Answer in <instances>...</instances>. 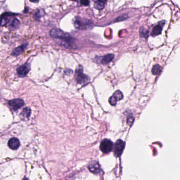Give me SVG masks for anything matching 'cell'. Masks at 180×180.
Returning a JSON list of instances; mask_svg holds the SVG:
<instances>
[{
    "instance_id": "1",
    "label": "cell",
    "mask_w": 180,
    "mask_h": 180,
    "mask_svg": "<svg viewBox=\"0 0 180 180\" xmlns=\"http://www.w3.org/2000/svg\"><path fill=\"white\" fill-rule=\"evenodd\" d=\"M50 35L60 46L65 48H75V40L69 34L58 29H53L50 31Z\"/></svg>"
},
{
    "instance_id": "21",
    "label": "cell",
    "mask_w": 180,
    "mask_h": 180,
    "mask_svg": "<svg viewBox=\"0 0 180 180\" xmlns=\"http://www.w3.org/2000/svg\"><path fill=\"white\" fill-rule=\"evenodd\" d=\"M80 2L81 5L85 7H87L89 4V0H80Z\"/></svg>"
},
{
    "instance_id": "20",
    "label": "cell",
    "mask_w": 180,
    "mask_h": 180,
    "mask_svg": "<svg viewBox=\"0 0 180 180\" xmlns=\"http://www.w3.org/2000/svg\"><path fill=\"white\" fill-rule=\"evenodd\" d=\"M127 18V16L126 14H124L122 15H120V16H118L117 18H116L115 22H119V21H122V20H124L125 19H126Z\"/></svg>"
},
{
    "instance_id": "11",
    "label": "cell",
    "mask_w": 180,
    "mask_h": 180,
    "mask_svg": "<svg viewBox=\"0 0 180 180\" xmlns=\"http://www.w3.org/2000/svg\"><path fill=\"white\" fill-rule=\"evenodd\" d=\"M13 15V14L10 13H5L3 14L1 16V20H0V25L4 26L8 23L9 22L10 17Z\"/></svg>"
},
{
    "instance_id": "17",
    "label": "cell",
    "mask_w": 180,
    "mask_h": 180,
    "mask_svg": "<svg viewBox=\"0 0 180 180\" xmlns=\"http://www.w3.org/2000/svg\"><path fill=\"white\" fill-rule=\"evenodd\" d=\"M162 70V68L159 64L155 65L153 67L152 70V73L153 75H157L159 74L161 71Z\"/></svg>"
},
{
    "instance_id": "18",
    "label": "cell",
    "mask_w": 180,
    "mask_h": 180,
    "mask_svg": "<svg viewBox=\"0 0 180 180\" xmlns=\"http://www.w3.org/2000/svg\"><path fill=\"white\" fill-rule=\"evenodd\" d=\"M19 25L20 21L17 18H14L10 25V27H11L12 29H15L19 26Z\"/></svg>"
},
{
    "instance_id": "6",
    "label": "cell",
    "mask_w": 180,
    "mask_h": 180,
    "mask_svg": "<svg viewBox=\"0 0 180 180\" xmlns=\"http://www.w3.org/2000/svg\"><path fill=\"white\" fill-rule=\"evenodd\" d=\"M123 96H123L122 92L120 90H117L109 98L108 100L109 103H110L111 105L115 106L118 101L122 100Z\"/></svg>"
},
{
    "instance_id": "25",
    "label": "cell",
    "mask_w": 180,
    "mask_h": 180,
    "mask_svg": "<svg viewBox=\"0 0 180 180\" xmlns=\"http://www.w3.org/2000/svg\"><path fill=\"white\" fill-rule=\"evenodd\" d=\"M22 180H29V179H28V178H24Z\"/></svg>"
},
{
    "instance_id": "26",
    "label": "cell",
    "mask_w": 180,
    "mask_h": 180,
    "mask_svg": "<svg viewBox=\"0 0 180 180\" xmlns=\"http://www.w3.org/2000/svg\"><path fill=\"white\" fill-rule=\"evenodd\" d=\"M71 1H76L77 0H71Z\"/></svg>"
},
{
    "instance_id": "9",
    "label": "cell",
    "mask_w": 180,
    "mask_h": 180,
    "mask_svg": "<svg viewBox=\"0 0 180 180\" xmlns=\"http://www.w3.org/2000/svg\"><path fill=\"white\" fill-rule=\"evenodd\" d=\"M30 66L29 64H25L20 66L19 68H17V72L19 76L24 77L26 76L28 74L29 72L30 71Z\"/></svg>"
},
{
    "instance_id": "12",
    "label": "cell",
    "mask_w": 180,
    "mask_h": 180,
    "mask_svg": "<svg viewBox=\"0 0 180 180\" xmlns=\"http://www.w3.org/2000/svg\"><path fill=\"white\" fill-rule=\"evenodd\" d=\"M94 2V7L98 10H103L105 7L107 0H92Z\"/></svg>"
},
{
    "instance_id": "3",
    "label": "cell",
    "mask_w": 180,
    "mask_h": 180,
    "mask_svg": "<svg viewBox=\"0 0 180 180\" xmlns=\"http://www.w3.org/2000/svg\"><path fill=\"white\" fill-rule=\"evenodd\" d=\"M76 74L77 75V81L80 84H85L90 81V79L87 75L83 73V68L81 65H79L76 70Z\"/></svg>"
},
{
    "instance_id": "24",
    "label": "cell",
    "mask_w": 180,
    "mask_h": 180,
    "mask_svg": "<svg viewBox=\"0 0 180 180\" xmlns=\"http://www.w3.org/2000/svg\"><path fill=\"white\" fill-rule=\"evenodd\" d=\"M28 11H29V9H28V7H26L24 12H25V13H27V12H28Z\"/></svg>"
},
{
    "instance_id": "2",
    "label": "cell",
    "mask_w": 180,
    "mask_h": 180,
    "mask_svg": "<svg viewBox=\"0 0 180 180\" xmlns=\"http://www.w3.org/2000/svg\"><path fill=\"white\" fill-rule=\"evenodd\" d=\"M73 22L75 27L79 30H89L92 28L94 25L91 21L86 18H81L78 16L75 17Z\"/></svg>"
},
{
    "instance_id": "8",
    "label": "cell",
    "mask_w": 180,
    "mask_h": 180,
    "mask_svg": "<svg viewBox=\"0 0 180 180\" xmlns=\"http://www.w3.org/2000/svg\"><path fill=\"white\" fill-rule=\"evenodd\" d=\"M88 168L92 173L97 174L100 172V166L97 161H93L90 162L88 164Z\"/></svg>"
},
{
    "instance_id": "15",
    "label": "cell",
    "mask_w": 180,
    "mask_h": 180,
    "mask_svg": "<svg viewBox=\"0 0 180 180\" xmlns=\"http://www.w3.org/2000/svg\"><path fill=\"white\" fill-rule=\"evenodd\" d=\"M114 58V55L113 54H109L104 56L101 60V63L103 65L108 64Z\"/></svg>"
},
{
    "instance_id": "22",
    "label": "cell",
    "mask_w": 180,
    "mask_h": 180,
    "mask_svg": "<svg viewBox=\"0 0 180 180\" xmlns=\"http://www.w3.org/2000/svg\"><path fill=\"white\" fill-rule=\"evenodd\" d=\"M42 12L40 11V10L39 11L37 12V13L35 14V18L38 20H39L41 17L44 15V14H42Z\"/></svg>"
},
{
    "instance_id": "16",
    "label": "cell",
    "mask_w": 180,
    "mask_h": 180,
    "mask_svg": "<svg viewBox=\"0 0 180 180\" xmlns=\"http://www.w3.org/2000/svg\"><path fill=\"white\" fill-rule=\"evenodd\" d=\"M162 31V26L161 25H156L152 30V32L151 33V35L153 37H156L157 35H159V34L161 33Z\"/></svg>"
},
{
    "instance_id": "19",
    "label": "cell",
    "mask_w": 180,
    "mask_h": 180,
    "mask_svg": "<svg viewBox=\"0 0 180 180\" xmlns=\"http://www.w3.org/2000/svg\"><path fill=\"white\" fill-rule=\"evenodd\" d=\"M140 34L142 37H143L144 38H147L148 36V31L146 30L145 29L141 28L140 30Z\"/></svg>"
},
{
    "instance_id": "7",
    "label": "cell",
    "mask_w": 180,
    "mask_h": 180,
    "mask_svg": "<svg viewBox=\"0 0 180 180\" xmlns=\"http://www.w3.org/2000/svg\"><path fill=\"white\" fill-rule=\"evenodd\" d=\"M24 104L23 100L20 98H16L10 101L9 102V105L10 107L13 111H16L17 109L21 108Z\"/></svg>"
},
{
    "instance_id": "14",
    "label": "cell",
    "mask_w": 180,
    "mask_h": 180,
    "mask_svg": "<svg viewBox=\"0 0 180 180\" xmlns=\"http://www.w3.org/2000/svg\"><path fill=\"white\" fill-rule=\"evenodd\" d=\"M31 109L29 107H26L23 109L22 112H21L20 114V116H21V119L23 120H26V119H29L31 115Z\"/></svg>"
},
{
    "instance_id": "23",
    "label": "cell",
    "mask_w": 180,
    "mask_h": 180,
    "mask_svg": "<svg viewBox=\"0 0 180 180\" xmlns=\"http://www.w3.org/2000/svg\"><path fill=\"white\" fill-rule=\"evenodd\" d=\"M31 2L38 3L39 2V0H30Z\"/></svg>"
},
{
    "instance_id": "13",
    "label": "cell",
    "mask_w": 180,
    "mask_h": 180,
    "mask_svg": "<svg viewBox=\"0 0 180 180\" xmlns=\"http://www.w3.org/2000/svg\"><path fill=\"white\" fill-rule=\"evenodd\" d=\"M27 44H25L22 46H18V48H15L12 53V55L13 56H18V55L21 54V53H22L25 50V49L27 48Z\"/></svg>"
},
{
    "instance_id": "4",
    "label": "cell",
    "mask_w": 180,
    "mask_h": 180,
    "mask_svg": "<svg viewBox=\"0 0 180 180\" xmlns=\"http://www.w3.org/2000/svg\"><path fill=\"white\" fill-rule=\"evenodd\" d=\"M113 148V143L111 140L109 139L103 140L100 145V150L102 152L104 153H108L111 152Z\"/></svg>"
},
{
    "instance_id": "5",
    "label": "cell",
    "mask_w": 180,
    "mask_h": 180,
    "mask_svg": "<svg viewBox=\"0 0 180 180\" xmlns=\"http://www.w3.org/2000/svg\"><path fill=\"white\" fill-rule=\"evenodd\" d=\"M125 147V142L122 140H118L116 142L114 148V153L116 157H120L122 154Z\"/></svg>"
},
{
    "instance_id": "10",
    "label": "cell",
    "mask_w": 180,
    "mask_h": 180,
    "mask_svg": "<svg viewBox=\"0 0 180 180\" xmlns=\"http://www.w3.org/2000/svg\"><path fill=\"white\" fill-rule=\"evenodd\" d=\"M20 143L17 138L13 137L8 142V146L12 150H16L20 146Z\"/></svg>"
}]
</instances>
